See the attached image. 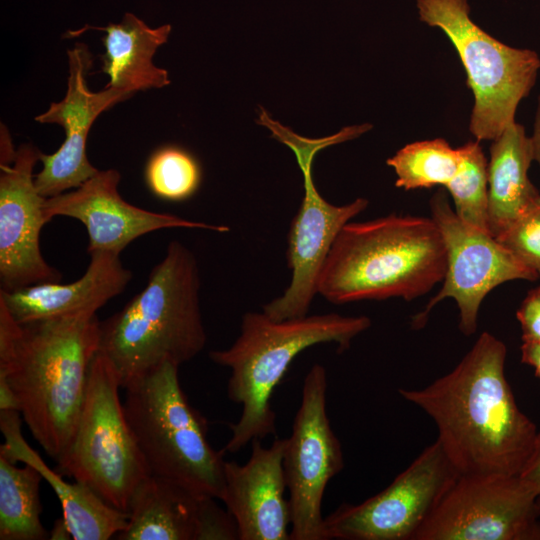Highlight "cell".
Listing matches in <instances>:
<instances>
[{
  "label": "cell",
  "mask_w": 540,
  "mask_h": 540,
  "mask_svg": "<svg viewBox=\"0 0 540 540\" xmlns=\"http://www.w3.org/2000/svg\"><path fill=\"white\" fill-rule=\"evenodd\" d=\"M507 349L483 332L446 375L422 389H399L434 421L437 441L459 475L519 476L538 434L505 375Z\"/></svg>",
  "instance_id": "6da1fadb"
},
{
  "label": "cell",
  "mask_w": 540,
  "mask_h": 540,
  "mask_svg": "<svg viewBox=\"0 0 540 540\" xmlns=\"http://www.w3.org/2000/svg\"><path fill=\"white\" fill-rule=\"evenodd\" d=\"M99 336L96 314L19 323L0 302V385L56 463L72 441Z\"/></svg>",
  "instance_id": "7a4b0ae2"
},
{
  "label": "cell",
  "mask_w": 540,
  "mask_h": 540,
  "mask_svg": "<svg viewBox=\"0 0 540 540\" xmlns=\"http://www.w3.org/2000/svg\"><path fill=\"white\" fill-rule=\"evenodd\" d=\"M206 342L196 257L172 241L145 287L100 321L98 353L111 362L125 389L165 362L190 361Z\"/></svg>",
  "instance_id": "3957f363"
},
{
  "label": "cell",
  "mask_w": 540,
  "mask_h": 540,
  "mask_svg": "<svg viewBox=\"0 0 540 540\" xmlns=\"http://www.w3.org/2000/svg\"><path fill=\"white\" fill-rule=\"evenodd\" d=\"M446 265L443 237L431 217L390 214L348 222L323 264L317 292L333 304L411 301L443 281Z\"/></svg>",
  "instance_id": "277c9868"
},
{
  "label": "cell",
  "mask_w": 540,
  "mask_h": 540,
  "mask_svg": "<svg viewBox=\"0 0 540 540\" xmlns=\"http://www.w3.org/2000/svg\"><path fill=\"white\" fill-rule=\"evenodd\" d=\"M370 326L367 316L327 313L274 320L263 311L246 312L234 343L209 353L214 363L230 369L227 395L242 406L224 450L235 453L254 439L276 434L271 397L299 353L326 343H335L342 352Z\"/></svg>",
  "instance_id": "5b68a950"
},
{
  "label": "cell",
  "mask_w": 540,
  "mask_h": 540,
  "mask_svg": "<svg viewBox=\"0 0 540 540\" xmlns=\"http://www.w3.org/2000/svg\"><path fill=\"white\" fill-rule=\"evenodd\" d=\"M178 368L165 362L126 387L125 415L150 475L220 500L225 450L210 445L207 421L185 396Z\"/></svg>",
  "instance_id": "8992f818"
},
{
  "label": "cell",
  "mask_w": 540,
  "mask_h": 540,
  "mask_svg": "<svg viewBox=\"0 0 540 540\" xmlns=\"http://www.w3.org/2000/svg\"><path fill=\"white\" fill-rule=\"evenodd\" d=\"M420 20L440 29L455 48L473 93L469 131L477 141L497 138L515 121L520 102L533 89L540 57L509 46L478 26L468 0H416Z\"/></svg>",
  "instance_id": "52a82bcc"
},
{
  "label": "cell",
  "mask_w": 540,
  "mask_h": 540,
  "mask_svg": "<svg viewBox=\"0 0 540 540\" xmlns=\"http://www.w3.org/2000/svg\"><path fill=\"white\" fill-rule=\"evenodd\" d=\"M119 389L113 365L97 353L72 441L57 468L127 513L131 495L150 474L126 418Z\"/></svg>",
  "instance_id": "ba28073f"
},
{
  "label": "cell",
  "mask_w": 540,
  "mask_h": 540,
  "mask_svg": "<svg viewBox=\"0 0 540 540\" xmlns=\"http://www.w3.org/2000/svg\"><path fill=\"white\" fill-rule=\"evenodd\" d=\"M258 123L272 131V138L289 146L296 155L303 173L304 197L294 216L289 233L287 264L291 281L284 293L263 306V312L274 320L308 315L317 292L319 275L328 253L341 229L368 207L366 198H356L345 205H333L316 189L312 178L315 154L330 145L357 138L364 127L352 125L322 138L307 139L272 120L265 110Z\"/></svg>",
  "instance_id": "9c48e42d"
},
{
  "label": "cell",
  "mask_w": 540,
  "mask_h": 540,
  "mask_svg": "<svg viewBox=\"0 0 540 540\" xmlns=\"http://www.w3.org/2000/svg\"><path fill=\"white\" fill-rule=\"evenodd\" d=\"M431 218L437 224L446 249V272L439 292L411 321L421 329L432 309L452 298L459 309V328L470 336L477 330L480 306L499 285L513 280L535 281L540 275L524 265L489 232L463 221L439 189L430 199Z\"/></svg>",
  "instance_id": "30bf717a"
},
{
  "label": "cell",
  "mask_w": 540,
  "mask_h": 540,
  "mask_svg": "<svg viewBox=\"0 0 540 540\" xmlns=\"http://www.w3.org/2000/svg\"><path fill=\"white\" fill-rule=\"evenodd\" d=\"M326 395V369L314 364L305 376L283 456L291 540H326L322 500L328 482L344 466L341 443L327 415Z\"/></svg>",
  "instance_id": "8fae6325"
},
{
  "label": "cell",
  "mask_w": 540,
  "mask_h": 540,
  "mask_svg": "<svg viewBox=\"0 0 540 540\" xmlns=\"http://www.w3.org/2000/svg\"><path fill=\"white\" fill-rule=\"evenodd\" d=\"M458 477L436 440L384 490L325 517V539L413 540Z\"/></svg>",
  "instance_id": "7c38bea8"
},
{
  "label": "cell",
  "mask_w": 540,
  "mask_h": 540,
  "mask_svg": "<svg viewBox=\"0 0 540 540\" xmlns=\"http://www.w3.org/2000/svg\"><path fill=\"white\" fill-rule=\"evenodd\" d=\"M413 540H540L538 494L519 476H464Z\"/></svg>",
  "instance_id": "4fadbf2b"
},
{
  "label": "cell",
  "mask_w": 540,
  "mask_h": 540,
  "mask_svg": "<svg viewBox=\"0 0 540 540\" xmlns=\"http://www.w3.org/2000/svg\"><path fill=\"white\" fill-rule=\"evenodd\" d=\"M67 56L69 76L65 97L35 117L39 123L58 124L65 131V140L56 152L40 155L42 169L35 174L34 182L45 198L75 189L98 172L86 154L89 131L102 112L132 96L106 87L99 92L89 90L86 77L93 60L85 44L77 43L67 51Z\"/></svg>",
  "instance_id": "5bb4252c"
},
{
  "label": "cell",
  "mask_w": 540,
  "mask_h": 540,
  "mask_svg": "<svg viewBox=\"0 0 540 540\" xmlns=\"http://www.w3.org/2000/svg\"><path fill=\"white\" fill-rule=\"evenodd\" d=\"M40 155L32 144H23L11 164L0 165V289L4 291L62 279L40 250V232L48 223L46 198L37 190L33 174Z\"/></svg>",
  "instance_id": "9a60e30c"
},
{
  "label": "cell",
  "mask_w": 540,
  "mask_h": 540,
  "mask_svg": "<svg viewBox=\"0 0 540 540\" xmlns=\"http://www.w3.org/2000/svg\"><path fill=\"white\" fill-rule=\"evenodd\" d=\"M119 182L117 170H98L74 190L46 198L45 217L48 222L56 216L79 220L88 233V253L110 251L120 254L132 241L161 229L189 228L218 233L230 230L228 226L192 221L130 204L119 194Z\"/></svg>",
  "instance_id": "2e32d148"
},
{
  "label": "cell",
  "mask_w": 540,
  "mask_h": 540,
  "mask_svg": "<svg viewBox=\"0 0 540 540\" xmlns=\"http://www.w3.org/2000/svg\"><path fill=\"white\" fill-rule=\"evenodd\" d=\"M216 498L148 475L131 495L119 540H235L234 519Z\"/></svg>",
  "instance_id": "e0dca14e"
},
{
  "label": "cell",
  "mask_w": 540,
  "mask_h": 540,
  "mask_svg": "<svg viewBox=\"0 0 540 540\" xmlns=\"http://www.w3.org/2000/svg\"><path fill=\"white\" fill-rule=\"evenodd\" d=\"M251 441L245 464L224 463V490L220 500L235 521L238 540H289L291 511L283 470L286 438L270 447Z\"/></svg>",
  "instance_id": "ac0fdd59"
},
{
  "label": "cell",
  "mask_w": 540,
  "mask_h": 540,
  "mask_svg": "<svg viewBox=\"0 0 540 540\" xmlns=\"http://www.w3.org/2000/svg\"><path fill=\"white\" fill-rule=\"evenodd\" d=\"M85 273L68 284L40 283L13 291L0 289L2 302L19 323L80 314H96L110 299L122 293L132 279L120 254L91 252Z\"/></svg>",
  "instance_id": "d6986e66"
},
{
  "label": "cell",
  "mask_w": 540,
  "mask_h": 540,
  "mask_svg": "<svg viewBox=\"0 0 540 540\" xmlns=\"http://www.w3.org/2000/svg\"><path fill=\"white\" fill-rule=\"evenodd\" d=\"M0 427L4 443L0 455L13 463L35 467L58 497L62 516L74 540H108L122 532L128 514L106 503L85 484L70 483L62 474L48 467L21 433V415L17 410H0Z\"/></svg>",
  "instance_id": "ffe728a7"
},
{
  "label": "cell",
  "mask_w": 540,
  "mask_h": 540,
  "mask_svg": "<svg viewBox=\"0 0 540 540\" xmlns=\"http://www.w3.org/2000/svg\"><path fill=\"white\" fill-rule=\"evenodd\" d=\"M88 29L105 32L102 37L105 52L101 58L102 72L109 77L106 88L133 95L170 84L167 71L152 62L157 49L168 40L170 24L152 28L133 13L126 12L119 23L104 27L86 25L77 31H68L67 35L76 37Z\"/></svg>",
  "instance_id": "44dd1931"
},
{
  "label": "cell",
  "mask_w": 540,
  "mask_h": 540,
  "mask_svg": "<svg viewBox=\"0 0 540 540\" xmlns=\"http://www.w3.org/2000/svg\"><path fill=\"white\" fill-rule=\"evenodd\" d=\"M534 162L530 136L522 124H509L492 141L487 165V225L495 238L539 198L529 178Z\"/></svg>",
  "instance_id": "7402d4cb"
},
{
  "label": "cell",
  "mask_w": 540,
  "mask_h": 540,
  "mask_svg": "<svg viewBox=\"0 0 540 540\" xmlns=\"http://www.w3.org/2000/svg\"><path fill=\"white\" fill-rule=\"evenodd\" d=\"M16 464L0 455V539H48L50 534L40 519L43 476L32 465Z\"/></svg>",
  "instance_id": "603a6c76"
},
{
  "label": "cell",
  "mask_w": 540,
  "mask_h": 540,
  "mask_svg": "<svg viewBox=\"0 0 540 540\" xmlns=\"http://www.w3.org/2000/svg\"><path fill=\"white\" fill-rule=\"evenodd\" d=\"M463 147L453 148L443 138L409 143L387 159L397 176L395 186L404 190L444 188L461 169Z\"/></svg>",
  "instance_id": "cb8c5ba5"
},
{
  "label": "cell",
  "mask_w": 540,
  "mask_h": 540,
  "mask_svg": "<svg viewBox=\"0 0 540 540\" xmlns=\"http://www.w3.org/2000/svg\"><path fill=\"white\" fill-rule=\"evenodd\" d=\"M149 190L167 201H183L198 190L201 168L195 157L177 146H164L149 157L145 168Z\"/></svg>",
  "instance_id": "d4e9b609"
},
{
  "label": "cell",
  "mask_w": 540,
  "mask_h": 540,
  "mask_svg": "<svg viewBox=\"0 0 540 540\" xmlns=\"http://www.w3.org/2000/svg\"><path fill=\"white\" fill-rule=\"evenodd\" d=\"M462 147L464 158L461 169L445 189L453 199L456 214L463 221L489 232L487 225L488 161L479 141H469Z\"/></svg>",
  "instance_id": "484cf974"
},
{
  "label": "cell",
  "mask_w": 540,
  "mask_h": 540,
  "mask_svg": "<svg viewBox=\"0 0 540 540\" xmlns=\"http://www.w3.org/2000/svg\"><path fill=\"white\" fill-rule=\"evenodd\" d=\"M496 239L540 275V198Z\"/></svg>",
  "instance_id": "4316f807"
},
{
  "label": "cell",
  "mask_w": 540,
  "mask_h": 540,
  "mask_svg": "<svg viewBox=\"0 0 540 540\" xmlns=\"http://www.w3.org/2000/svg\"><path fill=\"white\" fill-rule=\"evenodd\" d=\"M516 317L521 326L522 341H540V285L527 293Z\"/></svg>",
  "instance_id": "83f0119b"
},
{
  "label": "cell",
  "mask_w": 540,
  "mask_h": 540,
  "mask_svg": "<svg viewBox=\"0 0 540 540\" xmlns=\"http://www.w3.org/2000/svg\"><path fill=\"white\" fill-rule=\"evenodd\" d=\"M519 478L540 496V431Z\"/></svg>",
  "instance_id": "f1b7e54d"
},
{
  "label": "cell",
  "mask_w": 540,
  "mask_h": 540,
  "mask_svg": "<svg viewBox=\"0 0 540 540\" xmlns=\"http://www.w3.org/2000/svg\"><path fill=\"white\" fill-rule=\"evenodd\" d=\"M521 362L531 366L540 379V341H522Z\"/></svg>",
  "instance_id": "f546056e"
},
{
  "label": "cell",
  "mask_w": 540,
  "mask_h": 540,
  "mask_svg": "<svg viewBox=\"0 0 540 540\" xmlns=\"http://www.w3.org/2000/svg\"><path fill=\"white\" fill-rule=\"evenodd\" d=\"M533 150L534 162H536L540 169V95L537 99L536 110L534 114V121L532 127V133L529 135ZM540 191V188H539Z\"/></svg>",
  "instance_id": "4dcf8cb0"
},
{
  "label": "cell",
  "mask_w": 540,
  "mask_h": 540,
  "mask_svg": "<svg viewBox=\"0 0 540 540\" xmlns=\"http://www.w3.org/2000/svg\"><path fill=\"white\" fill-rule=\"evenodd\" d=\"M50 539L53 540H65V539H72L70 530L63 518V516L59 519H57L52 527V531L50 534Z\"/></svg>",
  "instance_id": "1f68e13d"
},
{
  "label": "cell",
  "mask_w": 540,
  "mask_h": 540,
  "mask_svg": "<svg viewBox=\"0 0 540 540\" xmlns=\"http://www.w3.org/2000/svg\"><path fill=\"white\" fill-rule=\"evenodd\" d=\"M538 503H539V507H540V496H538Z\"/></svg>",
  "instance_id": "d6a6232c"
}]
</instances>
